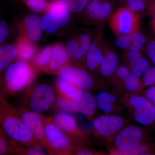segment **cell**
Returning <instances> with one entry per match:
<instances>
[{"label":"cell","instance_id":"cell-1","mask_svg":"<svg viewBox=\"0 0 155 155\" xmlns=\"http://www.w3.org/2000/svg\"><path fill=\"white\" fill-rule=\"evenodd\" d=\"M0 120L2 128L12 140L27 147L41 146L35 140L16 111L1 97Z\"/></svg>","mask_w":155,"mask_h":155},{"label":"cell","instance_id":"cell-2","mask_svg":"<svg viewBox=\"0 0 155 155\" xmlns=\"http://www.w3.org/2000/svg\"><path fill=\"white\" fill-rule=\"evenodd\" d=\"M33 69L25 61H19L10 64L5 74V89L8 93L21 91L33 81Z\"/></svg>","mask_w":155,"mask_h":155},{"label":"cell","instance_id":"cell-3","mask_svg":"<svg viewBox=\"0 0 155 155\" xmlns=\"http://www.w3.org/2000/svg\"><path fill=\"white\" fill-rule=\"evenodd\" d=\"M47 140L53 154L70 155L74 153L73 139L64 132L49 117L42 116Z\"/></svg>","mask_w":155,"mask_h":155},{"label":"cell","instance_id":"cell-4","mask_svg":"<svg viewBox=\"0 0 155 155\" xmlns=\"http://www.w3.org/2000/svg\"><path fill=\"white\" fill-rule=\"evenodd\" d=\"M126 106L134 119L143 126H151L155 123V106L143 96L137 94L126 95Z\"/></svg>","mask_w":155,"mask_h":155},{"label":"cell","instance_id":"cell-5","mask_svg":"<svg viewBox=\"0 0 155 155\" xmlns=\"http://www.w3.org/2000/svg\"><path fill=\"white\" fill-rule=\"evenodd\" d=\"M144 134L141 127L135 125L124 127L112 138L113 147L110 151L128 150L143 143Z\"/></svg>","mask_w":155,"mask_h":155},{"label":"cell","instance_id":"cell-6","mask_svg":"<svg viewBox=\"0 0 155 155\" xmlns=\"http://www.w3.org/2000/svg\"><path fill=\"white\" fill-rule=\"evenodd\" d=\"M48 12L41 19L43 30L49 33L67 25L70 19L69 11L58 0H54L48 7Z\"/></svg>","mask_w":155,"mask_h":155},{"label":"cell","instance_id":"cell-7","mask_svg":"<svg viewBox=\"0 0 155 155\" xmlns=\"http://www.w3.org/2000/svg\"><path fill=\"white\" fill-rule=\"evenodd\" d=\"M139 24V17L127 8L116 11L110 21L111 28L118 36L131 35L137 31Z\"/></svg>","mask_w":155,"mask_h":155},{"label":"cell","instance_id":"cell-8","mask_svg":"<svg viewBox=\"0 0 155 155\" xmlns=\"http://www.w3.org/2000/svg\"><path fill=\"white\" fill-rule=\"evenodd\" d=\"M19 116L35 140L47 150L49 153L53 154L52 150L46 137L45 125L42 116L33 111L21 110Z\"/></svg>","mask_w":155,"mask_h":155},{"label":"cell","instance_id":"cell-9","mask_svg":"<svg viewBox=\"0 0 155 155\" xmlns=\"http://www.w3.org/2000/svg\"><path fill=\"white\" fill-rule=\"evenodd\" d=\"M125 120L121 116L104 114L93 119L92 127L95 132L102 138L112 139L125 127Z\"/></svg>","mask_w":155,"mask_h":155},{"label":"cell","instance_id":"cell-10","mask_svg":"<svg viewBox=\"0 0 155 155\" xmlns=\"http://www.w3.org/2000/svg\"><path fill=\"white\" fill-rule=\"evenodd\" d=\"M55 100L54 90L49 85L41 84L34 87L28 101L30 110L43 113L48 110Z\"/></svg>","mask_w":155,"mask_h":155},{"label":"cell","instance_id":"cell-11","mask_svg":"<svg viewBox=\"0 0 155 155\" xmlns=\"http://www.w3.org/2000/svg\"><path fill=\"white\" fill-rule=\"evenodd\" d=\"M57 73L59 77L69 81L81 89H90L94 84L91 75L78 67L65 65L58 69Z\"/></svg>","mask_w":155,"mask_h":155},{"label":"cell","instance_id":"cell-12","mask_svg":"<svg viewBox=\"0 0 155 155\" xmlns=\"http://www.w3.org/2000/svg\"><path fill=\"white\" fill-rule=\"evenodd\" d=\"M75 113H79L91 119L96 112L97 106L96 97L86 90L81 89L71 99Z\"/></svg>","mask_w":155,"mask_h":155},{"label":"cell","instance_id":"cell-13","mask_svg":"<svg viewBox=\"0 0 155 155\" xmlns=\"http://www.w3.org/2000/svg\"><path fill=\"white\" fill-rule=\"evenodd\" d=\"M50 119L64 132L73 139L84 138L85 132L78 126L74 116L66 113H60L50 116Z\"/></svg>","mask_w":155,"mask_h":155},{"label":"cell","instance_id":"cell-14","mask_svg":"<svg viewBox=\"0 0 155 155\" xmlns=\"http://www.w3.org/2000/svg\"><path fill=\"white\" fill-rule=\"evenodd\" d=\"M69 57L66 48L61 44H56L52 47L51 57L48 66L49 70L53 72L58 71L66 65Z\"/></svg>","mask_w":155,"mask_h":155},{"label":"cell","instance_id":"cell-15","mask_svg":"<svg viewBox=\"0 0 155 155\" xmlns=\"http://www.w3.org/2000/svg\"><path fill=\"white\" fill-rule=\"evenodd\" d=\"M97 108L104 114H111L116 109L117 98L113 93L100 92L95 97Z\"/></svg>","mask_w":155,"mask_h":155},{"label":"cell","instance_id":"cell-16","mask_svg":"<svg viewBox=\"0 0 155 155\" xmlns=\"http://www.w3.org/2000/svg\"><path fill=\"white\" fill-rule=\"evenodd\" d=\"M24 24L28 37L34 41H38L42 35L41 21L35 14L27 15L24 19Z\"/></svg>","mask_w":155,"mask_h":155},{"label":"cell","instance_id":"cell-17","mask_svg":"<svg viewBox=\"0 0 155 155\" xmlns=\"http://www.w3.org/2000/svg\"><path fill=\"white\" fill-rule=\"evenodd\" d=\"M118 60L116 54L109 51L104 56L100 65V72L103 77H109L115 74L118 68Z\"/></svg>","mask_w":155,"mask_h":155},{"label":"cell","instance_id":"cell-18","mask_svg":"<svg viewBox=\"0 0 155 155\" xmlns=\"http://www.w3.org/2000/svg\"><path fill=\"white\" fill-rule=\"evenodd\" d=\"M17 56L23 61L32 60L36 54L35 47L26 39L22 38L18 42L17 47Z\"/></svg>","mask_w":155,"mask_h":155},{"label":"cell","instance_id":"cell-19","mask_svg":"<svg viewBox=\"0 0 155 155\" xmlns=\"http://www.w3.org/2000/svg\"><path fill=\"white\" fill-rule=\"evenodd\" d=\"M21 143L12 140L10 143V151L15 154L26 155H45L47 153L41 146L28 147L25 148Z\"/></svg>","mask_w":155,"mask_h":155},{"label":"cell","instance_id":"cell-20","mask_svg":"<svg viewBox=\"0 0 155 155\" xmlns=\"http://www.w3.org/2000/svg\"><path fill=\"white\" fill-rule=\"evenodd\" d=\"M17 49L14 46L7 45L0 48V70L9 66L17 56Z\"/></svg>","mask_w":155,"mask_h":155},{"label":"cell","instance_id":"cell-21","mask_svg":"<svg viewBox=\"0 0 155 155\" xmlns=\"http://www.w3.org/2000/svg\"><path fill=\"white\" fill-rule=\"evenodd\" d=\"M56 86L61 95L71 100L81 89L69 81L59 77L56 81Z\"/></svg>","mask_w":155,"mask_h":155},{"label":"cell","instance_id":"cell-22","mask_svg":"<svg viewBox=\"0 0 155 155\" xmlns=\"http://www.w3.org/2000/svg\"><path fill=\"white\" fill-rule=\"evenodd\" d=\"M123 87L130 94H137L143 88L142 82L137 78L130 73L122 83Z\"/></svg>","mask_w":155,"mask_h":155},{"label":"cell","instance_id":"cell-23","mask_svg":"<svg viewBox=\"0 0 155 155\" xmlns=\"http://www.w3.org/2000/svg\"><path fill=\"white\" fill-rule=\"evenodd\" d=\"M52 47L48 46L44 48L34 59V64L40 68L46 67L48 65L51 57Z\"/></svg>","mask_w":155,"mask_h":155},{"label":"cell","instance_id":"cell-24","mask_svg":"<svg viewBox=\"0 0 155 155\" xmlns=\"http://www.w3.org/2000/svg\"><path fill=\"white\" fill-rule=\"evenodd\" d=\"M153 153L151 147L145 143H142L138 146L125 151H110V154L116 155H151Z\"/></svg>","mask_w":155,"mask_h":155},{"label":"cell","instance_id":"cell-25","mask_svg":"<svg viewBox=\"0 0 155 155\" xmlns=\"http://www.w3.org/2000/svg\"><path fill=\"white\" fill-rule=\"evenodd\" d=\"M69 12L77 13L87 7L90 0H58Z\"/></svg>","mask_w":155,"mask_h":155},{"label":"cell","instance_id":"cell-26","mask_svg":"<svg viewBox=\"0 0 155 155\" xmlns=\"http://www.w3.org/2000/svg\"><path fill=\"white\" fill-rule=\"evenodd\" d=\"M130 73L140 78L149 68V64L146 59L141 57L135 63L130 64Z\"/></svg>","mask_w":155,"mask_h":155},{"label":"cell","instance_id":"cell-27","mask_svg":"<svg viewBox=\"0 0 155 155\" xmlns=\"http://www.w3.org/2000/svg\"><path fill=\"white\" fill-rule=\"evenodd\" d=\"M66 48L69 57L73 60H79L84 57L79 43L75 41L70 40L67 42Z\"/></svg>","mask_w":155,"mask_h":155},{"label":"cell","instance_id":"cell-28","mask_svg":"<svg viewBox=\"0 0 155 155\" xmlns=\"http://www.w3.org/2000/svg\"><path fill=\"white\" fill-rule=\"evenodd\" d=\"M146 42V38L142 34L138 31L131 35V44L129 47V51H140Z\"/></svg>","mask_w":155,"mask_h":155},{"label":"cell","instance_id":"cell-29","mask_svg":"<svg viewBox=\"0 0 155 155\" xmlns=\"http://www.w3.org/2000/svg\"><path fill=\"white\" fill-rule=\"evenodd\" d=\"M97 45L95 42L91 43L89 48L86 54V64L90 70H94L98 67L96 60L95 51Z\"/></svg>","mask_w":155,"mask_h":155},{"label":"cell","instance_id":"cell-30","mask_svg":"<svg viewBox=\"0 0 155 155\" xmlns=\"http://www.w3.org/2000/svg\"><path fill=\"white\" fill-rule=\"evenodd\" d=\"M101 3L98 0H92L87 6V11L91 19L99 20Z\"/></svg>","mask_w":155,"mask_h":155},{"label":"cell","instance_id":"cell-31","mask_svg":"<svg viewBox=\"0 0 155 155\" xmlns=\"http://www.w3.org/2000/svg\"><path fill=\"white\" fill-rule=\"evenodd\" d=\"M56 107L61 111L68 114L75 113L71 104V100L61 95L58 98L56 102Z\"/></svg>","mask_w":155,"mask_h":155},{"label":"cell","instance_id":"cell-32","mask_svg":"<svg viewBox=\"0 0 155 155\" xmlns=\"http://www.w3.org/2000/svg\"><path fill=\"white\" fill-rule=\"evenodd\" d=\"M27 6L32 11L41 12L47 9L48 6L46 0H24Z\"/></svg>","mask_w":155,"mask_h":155},{"label":"cell","instance_id":"cell-33","mask_svg":"<svg viewBox=\"0 0 155 155\" xmlns=\"http://www.w3.org/2000/svg\"><path fill=\"white\" fill-rule=\"evenodd\" d=\"M142 83L144 87L155 85V67L147 69L143 75Z\"/></svg>","mask_w":155,"mask_h":155},{"label":"cell","instance_id":"cell-34","mask_svg":"<svg viewBox=\"0 0 155 155\" xmlns=\"http://www.w3.org/2000/svg\"><path fill=\"white\" fill-rule=\"evenodd\" d=\"M78 43L82 55L85 56L91 44L90 38L88 35L84 34L80 37Z\"/></svg>","mask_w":155,"mask_h":155},{"label":"cell","instance_id":"cell-35","mask_svg":"<svg viewBox=\"0 0 155 155\" xmlns=\"http://www.w3.org/2000/svg\"><path fill=\"white\" fill-rule=\"evenodd\" d=\"M115 44L121 49L129 48L131 44V35L118 36L115 40Z\"/></svg>","mask_w":155,"mask_h":155},{"label":"cell","instance_id":"cell-36","mask_svg":"<svg viewBox=\"0 0 155 155\" xmlns=\"http://www.w3.org/2000/svg\"><path fill=\"white\" fill-rule=\"evenodd\" d=\"M147 6V1L137 0L127 3V8L133 12L143 11Z\"/></svg>","mask_w":155,"mask_h":155},{"label":"cell","instance_id":"cell-37","mask_svg":"<svg viewBox=\"0 0 155 155\" xmlns=\"http://www.w3.org/2000/svg\"><path fill=\"white\" fill-rule=\"evenodd\" d=\"M130 73L129 69L125 66H121L118 67L115 74L116 79L119 81L118 83L122 84L123 81Z\"/></svg>","mask_w":155,"mask_h":155},{"label":"cell","instance_id":"cell-38","mask_svg":"<svg viewBox=\"0 0 155 155\" xmlns=\"http://www.w3.org/2000/svg\"><path fill=\"white\" fill-rule=\"evenodd\" d=\"M112 12V7L110 3L106 2L101 3L99 20L106 19L110 15Z\"/></svg>","mask_w":155,"mask_h":155},{"label":"cell","instance_id":"cell-39","mask_svg":"<svg viewBox=\"0 0 155 155\" xmlns=\"http://www.w3.org/2000/svg\"><path fill=\"white\" fill-rule=\"evenodd\" d=\"M6 134L3 130L1 128L0 133V155H5L8 153L10 150L8 142L6 138Z\"/></svg>","mask_w":155,"mask_h":155},{"label":"cell","instance_id":"cell-40","mask_svg":"<svg viewBox=\"0 0 155 155\" xmlns=\"http://www.w3.org/2000/svg\"><path fill=\"white\" fill-rule=\"evenodd\" d=\"M141 57V54L140 51H129L127 55V60L129 65L135 63Z\"/></svg>","mask_w":155,"mask_h":155},{"label":"cell","instance_id":"cell-41","mask_svg":"<svg viewBox=\"0 0 155 155\" xmlns=\"http://www.w3.org/2000/svg\"><path fill=\"white\" fill-rule=\"evenodd\" d=\"M147 52L149 58L155 64V38L149 43L147 46Z\"/></svg>","mask_w":155,"mask_h":155},{"label":"cell","instance_id":"cell-42","mask_svg":"<svg viewBox=\"0 0 155 155\" xmlns=\"http://www.w3.org/2000/svg\"><path fill=\"white\" fill-rule=\"evenodd\" d=\"M8 33V27L5 22L0 21V43H2L5 40Z\"/></svg>","mask_w":155,"mask_h":155},{"label":"cell","instance_id":"cell-43","mask_svg":"<svg viewBox=\"0 0 155 155\" xmlns=\"http://www.w3.org/2000/svg\"><path fill=\"white\" fill-rule=\"evenodd\" d=\"M144 96L155 106V85L147 89L145 91Z\"/></svg>","mask_w":155,"mask_h":155},{"label":"cell","instance_id":"cell-44","mask_svg":"<svg viewBox=\"0 0 155 155\" xmlns=\"http://www.w3.org/2000/svg\"><path fill=\"white\" fill-rule=\"evenodd\" d=\"M95 54L96 60L97 64L98 66H100L102 62L104 56L103 55L102 52L101 48L97 46L95 51Z\"/></svg>","mask_w":155,"mask_h":155},{"label":"cell","instance_id":"cell-45","mask_svg":"<svg viewBox=\"0 0 155 155\" xmlns=\"http://www.w3.org/2000/svg\"><path fill=\"white\" fill-rule=\"evenodd\" d=\"M75 154L78 155H91L95 154V152L88 149L79 148L75 150Z\"/></svg>","mask_w":155,"mask_h":155},{"label":"cell","instance_id":"cell-46","mask_svg":"<svg viewBox=\"0 0 155 155\" xmlns=\"http://www.w3.org/2000/svg\"><path fill=\"white\" fill-rule=\"evenodd\" d=\"M148 6L149 13L150 15L155 14V0H150Z\"/></svg>","mask_w":155,"mask_h":155},{"label":"cell","instance_id":"cell-47","mask_svg":"<svg viewBox=\"0 0 155 155\" xmlns=\"http://www.w3.org/2000/svg\"><path fill=\"white\" fill-rule=\"evenodd\" d=\"M151 17V25L155 33V14L150 15Z\"/></svg>","mask_w":155,"mask_h":155},{"label":"cell","instance_id":"cell-48","mask_svg":"<svg viewBox=\"0 0 155 155\" xmlns=\"http://www.w3.org/2000/svg\"><path fill=\"white\" fill-rule=\"evenodd\" d=\"M137 1V0H125V2L127 3L130 2H133V1ZM145 1H147V0H145Z\"/></svg>","mask_w":155,"mask_h":155},{"label":"cell","instance_id":"cell-49","mask_svg":"<svg viewBox=\"0 0 155 155\" xmlns=\"http://www.w3.org/2000/svg\"><path fill=\"white\" fill-rule=\"evenodd\" d=\"M98 1H101V0H98Z\"/></svg>","mask_w":155,"mask_h":155}]
</instances>
